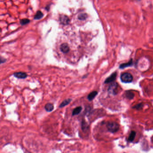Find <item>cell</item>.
<instances>
[{"instance_id": "1", "label": "cell", "mask_w": 153, "mask_h": 153, "mask_svg": "<svg viewBox=\"0 0 153 153\" xmlns=\"http://www.w3.org/2000/svg\"><path fill=\"white\" fill-rule=\"evenodd\" d=\"M106 126L109 132L113 133L118 132L120 129L119 124L115 122H108L106 123Z\"/></svg>"}, {"instance_id": "2", "label": "cell", "mask_w": 153, "mask_h": 153, "mask_svg": "<svg viewBox=\"0 0 153 153\" xmlns=\"http://www.w3.org/2000/svg\"><path fill=\"white\" fill-rule=\"evenodd\" d=\"M120 79L122 82L129 83L132 82L133 80V77L130 73H123L120 76Z\"/></svg>"}, {"instance_id": "3", "label": "cell", "mask_w": 153, "mask_h": 153, "mask_svg": "<svg viewBox=\"0 0 153 153\" xmlns=\"http://www.w3.org/2000/svg\"><path fill=\"white\" fill-rule=\"evenodd\" d=\"M118 87V84L117 83H112L109 87L108 92L110 94L116 95L117 94V90Z\"/></svg>"}, {"instance_id": "4", "label": "cell", "mask_w": 153, "mask_h": 153, "mask_svg": "<svg viewBox=\"0 0 153 153\" xmlns=\"http://www.w3.org/2000/svg\"><path fill=\"white\" fill-rule=\"evenodd\" d=\"M13 75L15 78L19 79H25L28 77V75L26 72H16L13 74Z\"/></svg>"}, {"instance_id": "5", "label": "cell", "mask_w": 153, "mask_h": 153, "mask_svg": "<svg viewBox=\"0 0 153 153\" xmlns=\"http://www.w3.org/2000/svg\"><path fill=\"white\" fill-rule=\"evenodd\" d=\"M59 20L62 24L66 25L68 24L70 22V19L65 15H61L59 17Z\"/></svg>"}, {"instance_id": "6", "label": "cell", "mask_w": 153, "mask_h": 153, "mask_svg": "<svg viewBox=\"0 0 153 153\" xmlns=\"http://www.w3.org/2000/svg\"><path fill=\"white\" fill-rule=\"evenodd\" d=\"M117 76V73L116 72H115L113 74H112L109 77L106 79V80L105 81L104 83L105 84H109L111 82H112L116 80V77Z\"/></svg>"}, {"instance_id": "7", "label": "cell", "mask_w": 153, "mask_h": 153, "mask_svg": "<svg viewBox=\"0 0 153 153\" xmlns=\"http://www.w3.org/2000/svg\"><path fill=\"white\" fill-rule=\"evenodd\" d=\"M60 50L61 51V52H62L64 54H67L70 51V47L68 46V45H67L66 43H63L62 44L61 46H60Z\"/></svg>"}, {"instance_id": "8", "label": "cell", "mask_w": 153, "mask_h": 153, "mask_svg": "<svg viewBox=\"0 0 153 153\" xmlns=\"http://www.w3.org/2000/svg\"><path fill=\"white\" fill-rule=\"evenodd\" d=\"M98 94V92L96 91H94L90 92V94L88 95L87 99L89 101H92L94 99V98L96 97Z\"/></svg>"}, {"instance_id": "9", "label": "cell", "mask_w": 153, "mask_h": 153, "mask_svg": "<svg viewBox=\"0 0 153 153\" xmlns=\"http://www.w3.org/2000/svg\"><path fill=\"white\" fill-rule=\"evenodd\" d=\"M82 110V107L81 106H78L76 107L73 110L72 113V116H77V115H79L81 113Z\"/></svg>"}, {"instance_id": "10", "label": "cell", "mask_w": 153, "mask_h": 153, "mask_svg": "<svg viewBox=\"0 0 153 153\" xmlns=\"http://www.w3.org/2000/svg\"><path fill=\"white\" fill-rule=\"evenodd\" d=\"M45 109L47 112H50L53 111L54 109V105L50 103H48L45 105Z\"/></svg>"}, {"instance_id": "11", "label": "cell", "mask_w": 153, "mask_h": 153, "mask_svg": "<svg viewBox=\"0 0 153 153\" xmlns=\"http://www.w3.org/2000/svg\"><path fill=\"white\" fill-rule=\"evenodd\" d=\"M72 101V99L71 98H68V99H66L65 100H64L63 101L61 102V103L60 104V105H59V108H63L65 106H66L67 105H68Z\"/></svg>"}, {"instance_id": "12", "label": "cell", "mask_w": 153, "mask_h": 153, "mask_svg": "<svg viewBox=\"0 0 153 153\" xmlns=\"http://www.w3.org/2000/svg\"><path fill=\"white\" fill-rule=\"evenodd\" d=\"M133 64V61H132V59H130L129 61H128V62L127 63H122V64H121L120 66V69H124L126 68V67H127L128 66H132Z\"/></svg>"}, {"instance_id": "13", "label": "cell", "mask_w": 153, "mask_h": 153, "mask_svg": "<svg viewBox=\"0 0 153 153\" xmlns=\"http://www.w3.org/2000/svg\"><path fill=\"white\" fill-rule=\"evenodd\" d=\"M136 132L132 131L131 132L130 134L129 135V136L128 138V141L129 142H132L134 141L135 139V137H136Z\"/></svg>"}, {"instance_id": "14", "label": "cell", "mask_w": 153, "mask_h": 153, "mask_svg": "<svg viewBox=\"0 0 153 153\" xmlns=\"http://www.w3.org/2000/svg\"><path fill=\"white\" fill-rule=\"evenodd\" d=\"M126 97L128 99H133L134 98V97L135 96L133 92H131V91H128L126 92Z\"/></svg>"}, {"instance_id": "15", "label": "cell", "mask_w": 153, "mask_h": 153, "mask_svg": "<svg viewBox=\"0 0 153 153\" xmlns=\"http://www.w3.org/2000/svg\"><path fill=\"white\" fill-rule=\"evenodd\" d=\"M43 17V14L42 12L41 11H38L37 12H36V14H35V16H34V19L36 20H39L40 19H41Z\"/></svg>"}, {"instance_id": "16", "label": "cell", "mask_w": 153, "mask_h": 153, "mask_svg": "<svg viewBox=\"0 0 153 153\" xmlns=\"http://www.w3.org/2000/svg\"><path fill=\"white\" fill-rule=\"evenodd\" d=\"M88 15L86 13H82L78 15V19L80 20H85L87 18Z\"/></svg>"}, {"instance_id": "17", "label": "cell", "mask_w": 153, "mask_h": 153, "mask_svg": "<svg viewBox=\"0 0 153 153\" xmlns=\"http://www.w3.org/2000/svg\"><path fill=\"white\" fill-rule=\"evenodd\" d=\"M30 20L28 19H23L20 21V24L22 25H25L28 24L30 22Z\"/></svg>"}, {"instance_id": "18", "label": "cell", "mask_w": 153, "mask_h": 153, "mask_svg": "<svg viewBox=\"0 0 153 153\" xmlns=\"http://www.w3.org/2000/svg\"><path fill=\"white\" fill-rule=\"evenodd\" d=\"M142 107H143L142 104L140 103L137 104L136 106H134V107H133V108H135L136 109H137V110H140V109H142Z\"/></svg>"}, {"instance_id": "19", "label": "cell", "mask_w": 153, "mask_h": 153, "mask_svg": "<svg viewBox=\"0 0 153 153\" xmlns=\"http://www.w3.org/2000/svg\"><path fill=\"white\" fill-rule=\"evenodd\" d=\"M7 61L6 59H5V58H3L2 57H0V64H2L3 63H4Z\"/></svg>"}, {"instance_id": "20", "label": "cell", "mask_w": 153, "mask_h": 153, "mask_svg": "<svg viewBox=\"0 0 153 153\" xmlns=\"http://www.w3.org/2000/svg\"><path fill=\"white\" fill-rule=\"evenodd\" d=\"M137 0V1H141V0Z\"/></svg>"}]
</instances>
